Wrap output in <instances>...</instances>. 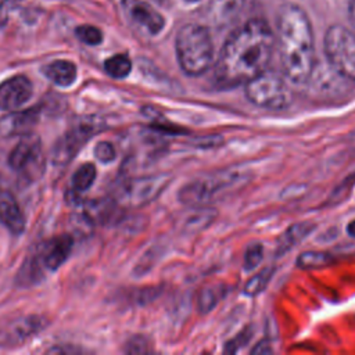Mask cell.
<instances>
[{
	"mask_svg": "<svg viewBox=\"0 0 355 355\" xmlns=\"http://www.w3.org/2000/svg\"><path fill=\"white\" fill-rule=\"evenodd\" d=\"M94 155H96V158H97L100 162L108 164V162H111V161L115 159L116 153H115V148H114V146H112L111 143H108V141H100V143L96 144V147H94Z\"/></svg>",
	"mask_w": 355,
	"mask_h": 355,
	"instance_id": "83f0119b",
	"label": "cell"
},
{
	"mask_svg": "<svg viewBox=\"0 0 355 355\" xmlns=\"http://www.w3.org/2000/svg\"><path fill=\"white\" fill-rule=\"evenodd\" d=\"M47 324L42 315H24L0 323V348H11L26 343Z\"/></svg>",
	"mask_w": 355,
	"mask_h": 355,
	"instance_id": "30bf717a",
	"label": "cell"
},
{
	"mask_svg": "<svg viewBox=\"0 0 355 355\" xmlns=\"http://www.w3.org/2000/svg\"><path fill=\"white\" fill-rule=\"evenodd\" d=\"M43 73L54 85L68 87L76 80L78 69L76 65L68 60H55L43 68Z\"/></svg>",
	"mask_w": 355,
	"mask_h": 355,
	"instance_id": "e0dca14e",
	"label": "cell"
},
{
	"mask_svg": "<svg viewBox=\"0 0 355 355\" xmlns=\"http://www.w3.org/2000/svg\"><path fill=\"white\" fill-rule=\"evenodd\" d=\"M49 352H79V348H73V347H54L51 349H49Z\"/></svg>",
	"mask_w": 355,
	"mask_h": 355,
	"instance_id": "4dcf8cb0",
	"label": "cell"
},
{
	"mask_svg": "<svg viewBox=\"0 0 355 355\" xmlns=\"http://www.w3.org/2000/svg\"><path fill=\"white\" fill-rule=\"evenodd\" d=\"M42 280V270L36 258H29L24 262L17 276L19 286H32Z\"/></svg>",
	"mask_w": 355,
	"mask_h": 355,
	"instance_id": "7402d4cb",
	"label": "cell"
},
{
	"mask_svg": "<svg viewBox=\"0 0 355 355\" xmlns=\"http://www.w3.org/2000/svg\"><path fill=\"white\" fill-rule=\"evenodd\" d=\"M186 1H190V3H196V1H200V0H186Z\"/></svg>",
	"mask_w": 355,
	"mask_h": 355,
	"instance_id": "d6a6232c",
	"label": "cell"
},
{
	"mask_svg": "<svg viewBox=\"0 0 355 355\" xmlns=\"http://www.w3.org/2000/svg\"><path fill=\"white\" fill-rule=\"evenodd\" d=\"M324 54L340 76L355 80V35L341 25H331L324 35Z\"/></svg>",
	"mask_w": 355,
	"mask_h": 355,
	"instance_id": "5b68a950",
	"label": "cell"
},
{
	"mask_svg": "<svg viewBox=\"0 0 355 355\" xmlns=\"http://www.w3.org/2000/svg\"><path fill=\"white\" fill-rule=\"evenodd\" d=\"M75 33L80 42L89 46L100 44L103 40L101 31L93 25H80L75 29Z\"/></svg>",
	"mask_w": 355,
	"mask_h": 355,
	"instance_id": "484cf974",
	"label": "cell"
},
{
	"mask_svg": "<svg viewBox=\"0 0 355 355\" xmlns=\"http://www.w3.org/2000/svg\"><path fill=\"white\" fill-rule=\"evenodd\" d=\"M245 179L239 171H219L204 178H197L184 184L179 191V200L191 207L205 205L241 184Z\"/></svg>",
	"mask_w": 355,
	"mask_h": 355,
	"instance_id": "277c9868",
	"label": "cell"
},
{
	"mask_svg": "<svg viewBox=\"0 0 355 355\" xmlns=\"http://www.w3.org/2000/svg\"><path fill=\"white\" fill-rule=\"evenodd\" d=\"M96 180V166L93 164H83L80 165L73 176H72V186L76 191L87 190Z\"/></svg>",
	"mask_w": 355,
	"mask_h": 355,
	"instance_id": "603a6c76",
	"label": "cell"
},
{
	"mask_svg": "<svg viewBox=\"0 0 355 355\" xmlns=\"http://www.w3.org/2000/svg\"><path fill=\"white\" fill-rule=\"evenodd\" d=\"M347 232H348V234H349V236L355 237V220H352V222H349V223H348V226H347Z\"/></svg>",
	"mask_w": 355,
	"mask_h": 355,
	"instance_id": "1f68e13d",
	"label": "cell"
},
{
	"mask_svg": "<svg viewBox=\"0 0 355 355\" xmlns=\"http://www.w3.org/2000/svg\"><path fill=\"white\" fill-rule=\"evenodd\" d=\"M155 1H162V0H155Z\"/></svg>",
	"mask_w": 355,
	"mask_h": 355,
	"instance_id": "836d02e7",
	"label": "cell"
},
{
	"mask_svg": "<svg viewBox=\"0 0 355 355\" xmlns=\"http://www.w3.org/2000/svg\"><path fill=\"white\" fill-rule=\"evenodd\" d=\"M273 275V269L272 268H265L262 269L259 273H257L252 279H250L244 287V293L248 295H255L258 293H261L269 283L270 277Z\"/></svg>",
	"mask_w": 355,
	"mask_h": 355,
	"instance_id": "d4e9b609",
	"label": "cell"
},
{
	"mask_svg": "<svg viewBox=\"0 0 355 355\" xmlns=\"http://www.w3.org/2000/svg\"><path fill=\"white\" fill-rule=\"evenodd\" d=\"M315 225L312 222H298L291 225L279 239L277 247H276V255L280 257L286 254L288 250H291L294 245H297L300 241H302L312 230Z\"/></svg>",
	"mask_w": 355,
	"mask_h": 355,
	"instance_id": "d6986e66",
	"label": "cell"
},
{
	"mask_svg": "<svg viewBox=\"0 0 355 355\" xmlns=\"http://www.w3.org/2000/svg\"><path fill=\"white\" fill-rule=\"evenodd\" d=\"M245 0H211L208 4V17L218 25L230 22L244 7Z\"/></svg>",
	"mask_w": 355,
	"mask_h": 355,
	"instance_id": "ac0fdd59",
	"label": "cell"
},
{
	"mask_svg": "<svg viewBox=\"0 0 355 355\" xmlns=\"http://www.w3.org/2000/svg\"><path fill=\"white\" fill-rule=\"evenodd\" d=\"M125 351L129 354H144L148 351V343L144 337L136 336L126 343Z\"/></svg>",
	"mask_w": 355,
	"mask_h": 355,
	"instance_id": "f1b7e54d",
	"label": "cell"
},
{
	"mask_svg": "<svg viewBox=\"0 0 355 355\" xmlns=\"http://www.w3.org/2000/svg\"><path fill=\"white\" fill-rule=\"evenodd\" d=\"M40 116L39 107L24 111H11L0 118V137L31 133Z\"/></svg>",
	"mask_w": 355,
	"mask_h": 355,
	"instance_id": "4fadbf2b",
	"label": "cell"
},
{
	"mask_svg": "<svg viewBox=\"0 0 355 355\" xmlns=\"http://www.w3.org/2000/svg\"><path fill=\"white\" fill-rule=\"evenodd\" d=\"M262 257H263V247L262 244H251L245 254H244V268L245 270H251L254 268H257L259 265V262L262 261Z\"/></svg>",
	"mask_w": 355,
	"mask_h": 355,
	"instance_id": "4316f807",
	"label": "cell"
},
{
	"mask_svg": "<svg viewBox=\"0 0 355 355\" xmlns=\"http://www.w3.org/2000/svg\"><path fill=\"white\" fill-rule=\"evenodd\" d=\"M275 36L265 19L254 18L234 29L222 46L215 68L218 87L245 85L268 69Z\"/></svg>",
	"mask_w": 355,
	"mask_h": 355,
	"instance_id": "6da1fadb",
	"label": "cell"
},
{
	"mask_svg": "<svg viewBox=\"0 0 355 355\" xmlns=\"http://www.w3.org/2000/svg\"><path fill=\"white\" fill-rule=\"evenodd\" d=\"M73 247L72 236L64 233L44 243L40 261L49 270H57L69 257Z\"/></svg>",
	"mask_w": 355,
	"mask_h": 355,
	"instance_id": "5bb4252c",
	"label": "cell"
},
{
	"mask_svg": "<svg viewBox=\"0 0 355 355\" xmlns=\"http://www.w3.org/2000/svg\"><path fill=\"white\" fill-rule=\"evenodd\" d=\"M0 220L12 234L18 236L25 230V216L10 191H0Z\"/></svg>",
	"mask_w": 355,
	"mask_h": 355,
	"instance_id": "9a60e30c",
	"label": "cell"
},
{
	"mask_svg": "<svg viewBox=\"0 0 355 355\" xmlns=\"http://www.w3.org/2000/svg\"><path fill=\"white\" fill-rule=\"evenodd\" d=\"M333 262V255L324 251H306L300 254L297 265L302 269H318L324 268Z\"/></svg>",
	"mask_w": 355,
	"mask_h": 355,
	"instance_id": "44dd1931",
	"label": "cell"
},
{
	"mask_svg": "<svg viewBox=\"0 0 355 355\" xmlns=\"http://www.w3.org/2000/svg\"><path fill=\"white\" fill-rule=\"evenodd\" d=\"M176 58L186 75H202L214 61V43L209 31L198 24L183 25L175 39Z\"/></svg>",
	"mask_w": 355,
	"mask_h": 355,
	"instance_id": "3957f363",
	"label": "cell"
},
{
	"mask_svg": "<svg viewBox=\"0 0 355 355\" xmlns=\"http://www.w3.org/2000/svg\"><path fill=\"white\" fill-rule=\"evenodd\" d=\"M266 345V343H259V344H257L254 348H252V354H265V352H270L272 351V348L270 347H265Z\"/></svg>",
	"mask_w": 355,
	"mask_h": 355,
	"instance_id": "f546056e",
	"label": "cell"
},
{
	"mask_svg": "<svg viewBox=\"0 0 355 355\" xmlns=\"http://www.w3.org/2000/svg\"><path fill=\"white\" fill-rule=\"evenodd\" d=\"M244 86L247 98L262 108L283 110L293 101V94L286 82L268 69L247 82Z\"/></svg>",
	"mask_w": 355,
	"mask_h": 355,
	"instance_id": "8992f818",
	"label": "cell"
},
{
	"mask_svg": "<svg viewBox=\"0 0 355 355\" xmlns=\"http://www.w3.org/2000/svg\"><path fill=\"white\" fill-rule=\"evenodd\" d=\"M33 93L32 82L25 75H15L0 83V110L14 111L29 101Z\"/></svg>",
	"mask_w": 355,
	"mask_h": 355,
	"instance_id": "7c38bea8",
	"label": "cell"
},
{
	"mask_svg": "<svg viewBox=\"0 0 355 355\" xmlns=\"http://www.w3.org/2000/svg\"><path fill=\"white\" fill-rule=\"evenodd\" d=\"M276 25L283 72L293 83H305L315 67V42L311 21L300 6L287 3L279 8Z\"/></svg>",
	"mask_w": 355,
	"mask_h": 355,
	"instance_id": "7a4b0ae2",
	"label": "cell"
},
{
	"mask_svg": "<svg viewBox=\"0 0 355 355\" xmlns=\"http://www.w3.org/2000/svg\"><path fill=\"white\" fill-rule=\"evenodd\" d=\"M105 72L114 79L126 78L132 71V61L126 54H115L104 61Z\"/></svg>",
	"mask_w": 355,
	"mask_h": 355,
	"instance_id": "ffe728a7",
	"label": "cell"
},
{
	"mask_svg": "<svg viewBox=\"0 0 355 355\" xmlns=\"http://www.w3.org/2000/svg\"><path fill=\"white\" fill-rule=\"evenodd\" d=\"M8 165L24 179L33 180L39 178L44 169V157L39 136L33 133L22 135V139L8 155Z\"/></svg>",
	"mask_w": 355,
	"mask_h": 355,
	"instance_id": "ba28073f",
	"label": "cell"
},
{
	"mask_svg": "<svg viewBox=\"0 0 355 355\" xmlns=\"http://www.w3.org/2000/svg\"><path fill=\"white\" fill-rule=\"evenodd\" d=\"M225 288H219L218 286L214 287H204L198 294V308L201 312H209L216 302L223 297Z\"/></svg>",
	"mask_w": 355,
	"mask_h": 355,
	"instance_id": "cb8c5ba5",
	"label": "cell"
},
{
	"mask_svg": "<svg viewBox=\"0 0 355 355\" xmlns=\"http://www.w3.org/2000/svg\"><path fill=\"white\" fill-rule=\"evenodd\" d=\"M169 175L133 178L123 182L112 197L119 207L137 208L154 201L168 186Z\"/></svg>",
	"mask_w": 355,
	"mask_h": 355,
	"instance_id": "52a82bcc",
	"label": "cell"
},
{
	"mask_svg": "<svg viewBox=\"0 0 355 355\" xmlns=\"http://www.w3.org/2000/svg\"><path fill=\"white\" fill-rule=\"evenodd\" d=\"M121 207L115 202L114 198H98L85 204L83 215L89 220V223H100L104 225L111 222Z\"/></svg>",
	"mask_w": 355,
	"mask_h": 355,
	"instance_id": "2e32d148",
	"label": "cell"
},
{
	"mask_svg": "<svg viewBox=\"0 0 355 355\" xmlns=\"http://www.w3.org/2000/svg\"><path fill=\"white\" fill-rule=\"evenodd\" d=\"M104 128V122L94 116H85L79 119L62 137L58 139L53 148V162L55 165L68 164L82 146L97 132Z\"/></svg>",
	"mask_w": 355,
	"mask_h": 355,
	"instance_id": "9c48e42d",
	"label": "cell"
},
{
	"mask_svg": "<svg viewBox=\"0 0 355 355\" xmlns=\"http://www.w3.org/2000/svg\"><path fill=\"white\" fill-rule=\"evenodd\" d=\"M122 10L137 28L148 35H157L165 25L164 17L144 0H122Z\"/></svg>",
	"mask_w": 355,
	"mask_h": 355,
	"instance_id": "8fae6325",
	"label": "cell"
}]
</instances>
